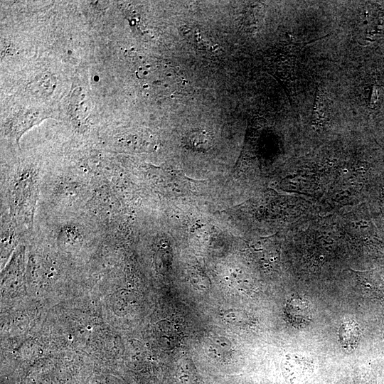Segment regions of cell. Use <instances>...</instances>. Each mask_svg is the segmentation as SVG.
<instances>
[{"mask_svg":"<svg viewBox=\"0 0 384 384\" xmlns=\"http://www.w3.org/2000/svg\"><path fill=\"white\" fill-rule=\"evenodd\" d=\"M157 73L159 76L151 82L154 94L166 97L179 90L181 79L177 71L171 67H162Z\"/></svg>","mask_w":384,"mask_h":384,"instance_id":"6da1fadb","label":"cell"}]
</instances>
